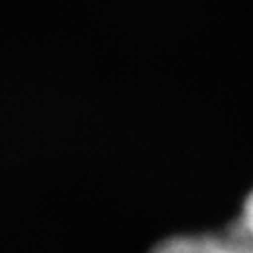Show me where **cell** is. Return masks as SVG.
<instances>
[{"label": "cell", "instance_id": "6da1fadb", "mask_svg": "<svg viewBox=\"0 0 253 253\" xmlns=\"http://www.w3.org/2000/svg\"><path fill=\"white\" fill-rule=\"evenodd\" d=\"M150 253H253V245L227 227L221 235H175L158 243Z\"/></svg>", "mask_w": 253, "mask_h": 253}, {"label": "cell", "instance_id": "7a4b0ae2", "mask_svg": "<svg viewBox=\"0 0 253 253\" xmlns=\"http://www.w3.org/2000/svg\"><path fill=\"white\" fill-rule=\"evenodd\" d=\"M229 229L253 245V189L245 198V204L241 208V215L229 225Z\"/></svg>", "mask_w": 253, "mask_h": 253}]
</instances>
